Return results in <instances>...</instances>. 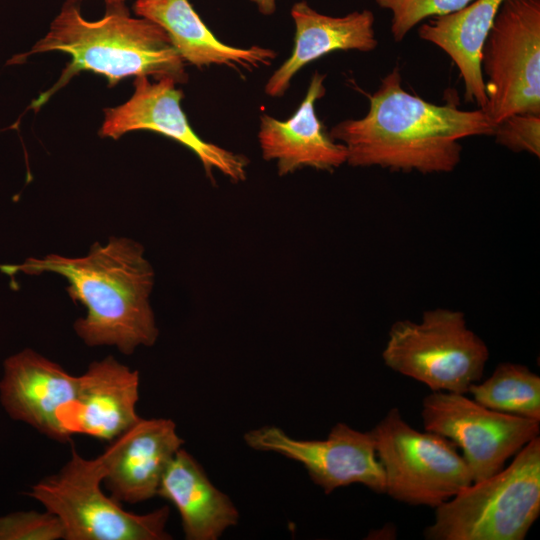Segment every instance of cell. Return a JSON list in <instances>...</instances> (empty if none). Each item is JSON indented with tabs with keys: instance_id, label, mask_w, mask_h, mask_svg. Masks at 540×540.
<instances>
[{
	"instance_id": "obj_24",
	"label": "cell",
	"mask_w": 540,
	"mask_h": 540,
	"mask_svg": "<svg viewBox=\"0 0 540 540\" xmlns=\"http://www.w3.org/2000/svg\"><path fill=\"white\" fill-rule=\"evenodd\" d=\"M254 3L258 11L263 15H271L276 11L277 0H250Z\"/></svg>"
},
{
	"instance_id": "obj_5",
	"label": "cell",
	"mask_w": 540,
	"mask_h": 540,
	"mask_svg": "<svg viewBox=\"0 0 540 540\" xmlns=\"http://www.w3.org/2000/svg\"><path fill=\"white\" fill-rule=\"evenodd\" d=\"M105 469L100 456L82 457L76 449L61 469L32 486L28 495L54 514L64 540H168L169 507L145 514L126 511L102 488Z\"/></svg>"
},
{
	"instance_id": "obj_20",
	"label": "cell",
	"mask_w": 540,
	"mask_h": 540,
	"mask_svg": "<svg viewBox=\"0 0 540 540\" xmlns=\"http://www.w3.org/2000/svg\"><path fill=\"white\" fill-rule=\"evenodd\" d=\"M477 403L497 412L540 421V377L528 367L503 362L468 390Z\"/></svg>"
},
{
	"instance_id": "obj_23",
	"label": "cell",
	"mask_w": 540,
	"mask_h": 540,
	"mask_svg": "<svg viewBox=\"0 0 540 540\" xmlns=\"http://www.w3.org/2000/svg\"><path fill=\"white\" fill-rule=\"evenodd\" d=\"M496 142L514 152L540 156V114L519 113L506 117L494 127Z\"/></svg>"
},
{
	"instance_id": "obj_19",
	"label": "cell",
	"mask_w": 540,
	"mask_h": 540,
	"mask_svg": "<svg viewBox=\"0 0 540 540\" xmlns=\"http://www.w3.org/2000/svg\"><path fill=\"white\" fill-rule=\"evenodd\" d=\"M504 0H473L448 15L423 23L419 37L441 48L457 66L464 84L465 98L483 109L486 104L481 72L483 44Z\"/></svg>"
},
{
	"instance_id": "obj_13",
	"label": "cell",
	"mask_w": 540,
	"mask_h": 540,
	"mask_svg": "<svg viewBox=\"0 0 540 540\" xmlns=\"http://www.w3.org/2000/svg\"><path fill=\"white\" fill-rule=\"evenodd\" d=\"M99 455L103 483L120 503L136 504L157 496L162 477L184 440L167 418H140L109 442Z\"/></svg>"
},
{
	"instance_id": "obj_9",
	"label": "cell",
	"mask_w": 540,
	"mask_h": 540,
	"mask_svg": "<svg viewBox=\"0 0 540 540\" xmlns=\"http://www.w3.org/2000/svg\"><path fill=\"white\" fill-rule=\"evenodd\" d=\"M421 417L425 430L462 450L473 482L501 471L540 432L539 420L497 412L446 391H432L423 399Z\"/></svg>"
},
{
	"instance_id": "obj_17",
	"label": "cell",
	"mask_w": 540,
	"mask_h": 540,
	"mask_svg": "<svg viewBox=\"0 0 540 540\" xmlns=\"http://www.w3.org/2000/svg\"><path fill=\"white\" fill-rule=\"evenodd\" d=\"M133 10L159 25L183 61L198 68L221 65L251 72L270 65L277 56L274 50L258 45L241 48L221 42L189 0H136Z\"/></svg>"
},
{
	"instance_id": "obj_15",
	"label": "cell",
	"mask_w": 540,
	"mask_h": 540,
	"mask_svg": "<svg viewBox=\"0 0 540 540\" xmlns=\"http://www.w3.org/2000/svg\"><path fill=\"white\" fill-rule=\"evenodd\" d=\"M139 373L112 356L92 362L78 376L75 403L66 427L102 441H112L141 417L136 412L139 400Z\"/></svg>"
},
{
	"instance_id": "obj_1",
	"label": "cell",
	"mask_w": 540,
	"mask_h": 540,
	"mask_svg": "<svg viewBox=\"0 0 540 540\" xmlns=\"http://www.w3.org/2000/svg\"><path fill=\"white\" fill-rule=\"evenodd\" d=\"M369 102L364 117L339 122L329 132L345 146L346 163L354 167L447 173L460 162L461 139L494 132L480 108L437 105L406 91L398 67L382 78Z\"/></svg>"
},
{
	"instance_id": "obj_18",
	"label": "cell",
	"mask_w": 540,
	"mask_h": 540,
	"mask_svg": "<svg viewBox=\"0 0 540 540\" xmlns=\"http://www.w3.org/2000/svg\"><path fill=\"white\" fill-rule=\"evenodd\" d=\"M157 496L176 507L187 540H217L239 520L231 499L212 484L202 466L183 448L166 469Z\"/></svg>"
},
{
	"instance_id": "obj_6",
	"label": "cell",
	"mask_w": 540,
	"mask_h": 540,
	"mask_svg": "<svg viewBox=\"0 0 540 540\" xmlns=\"http://www.w3.org/2000/svg\"><path fill=\"white\" fill-rule=\"evenodd\" d=\"M382 358L393 371L417 380L431 391L466 394L483 376L489 350L467 325L461 311H425L418 322L396 321Z\"/></svg>"
},
{
	"instance_id": "obj_12",
	"label": "cell",
	"mask_w": 540,
	"mask_h": 540,
	"mask_svg": "<svg viewBox=\"0 0 540 540\" xmlns=\"http://www.w3.org/2000/svg\"><path fill=\"white\" fill-rule=\"evenodd\" d=\"M78 376L31 349L4 361L0 399L12 419L58 442L73 435L66 419L75 403Z\"/></svg>"
},
{
	"instance_id": "obj_3",
	"label": "cell",
	"mask_w": 540,
	"mask_h": 540,
	"mask_svg": "<svg viewBox=\"0 0 540 540\" xmlns=\"http://www.w3.org/2000/svg\"><path fill=\"white\" fill-rule=\"evenodd\" d=\"M81 1H66L46 36L29 53L9 61L20 63L31 54L49 51L71 57L56 84L42 93L32 108L39 109L81 71L104 76L110 86L131 76L187 81L184 61L159 25L142 17H131L127 8L106 10L100 20L88 21L81 15Z\"/></svg>"
},
{
	"instance_id": "obj_16",
	"label": "cell",
	"mask_w": 540,
	"mask_h": 540,
	"mask_svg": "<svg viewBox=\"0 0 540 540\" xmlns=\"http://www.w3.org/2000/svg\"><path fill=\"white\" fill-rule=\"evenodd\" d=\"M290 13L295 26L294 46L265 85V93L271 97L282 96L299 70L326 54L338 50L370 52L378 45L375 17L370 10L330 16L316 11L306 1H299Z\"/></svg>"
},
{
	"instance_id": "obj_22",
	"label": "cell",
	"mask_w": 540,
	"mask_h": 540,
	"mask_svg": "<svg viewBox=\"0 0 540 540\" xmlns=\"http://www.w3.org/2000/svg\"><path fill=\"white\" fill-rule=\"evenodd\" d=\"M64 533L49 511H19L0 517V540H59Z\"/></svg>"
},
{
	"instance_id": "obj_2",
	"label": "cell",
	"mask_w": 540,
	"mask_h": 540,
	"mask_svg": "<svg viewBox=\"0 0 540 540\" xmlns=\"http://www.w3.org/2000/svg\"><path fill=\"white\" fill-rule=\"evenodd\" d=\"M13 275L54 272L68 281V294L87 309L75 321L77 335L89 346H116L131 354L138 346H152L159 335L149 296L154 272L143 247L127 238L95 243L83 257L51 254L29 258L21 265L0 266Z\"/></svg>"
},
{
	"instance_id": "obj_4",
	"label": "cell",
	"mask_w": 540,
	"mask_h": 540,
	"mask_svg": "<svg viewBox=\"0 0 540 540\" xmlns=\"http://www.w3.org/2000/svg\"><path fill=\"white\" fill-rule=\"evenodd\" d=\"M429 540H523L540 514V438L498 473L435 507Z\"/></svg>"
},
{
	"instance_id": "obj_10",
	"label": "cell",
	"mask_w": 540,
	"mask_h": 540,
	"mask_svg": "<svg viewBox=\"0 0 540 540\" xmlns=\"http://www.w3.org/2000/svg\"><path fill=\"white\" fill-rule=\"evenodd\" d=\"M255 450L271 451L301 463L326 494L358 483L385 493V480L371 431L335 424L324 440H299L277 426L267 425L244 435Z\"/></svg>"
},
{
	"instance_id": "obj_11",
	"label": "cell",
	"mask_w": 540,
	"mask_h": 540,
	"mask_svg": "<svg viewBox=\"0 0 540 540\" xmlns=\"http://www.w3.org/2000/svg\"><path fill=\"white\" fill-rule=\"evenodd\" d=\"M176 83L169 77L153 82L147 76L136 77L132 97L122 105L104 110L99 134L118 139L136 130L159 133L193 151L209 177L217 170L232 182L245 181L248 159L198 136L181 108L183 92L175 87Z\"/></svg>"
},
{
	"instance_id": "obj_14",
	"label": "cell",
	"mask_w": 540,
	"mask_h": 540,
	"mask_svg": "<svg viewBox=\"0 0 540 540\" xmlns=\"http://www.w3.org/2000/svg\"><path fill=\"white\" fill-rule=\"evenodd\" d=\"M325 78V74H313L304 99L287 120L267 114L260 117L262 157L276 162L280 176L305 167L332 171L347 162L345 146L331 138L315 111V102L326 93Z\"/></svg>"
},
{
	"instance_id": "obj_25",
	"label": "cell",
	"mask_w": 540,
	"mask_h": 540,
	"mask_svg": "<svg viewBox=\"0 0 540 540\" xmlns=\"http://www.w3.org/2000/svg\"><path fill=\"white\" fill-rule=\"evenodd\" d=\"M127 0H105L107 10H118L126 8Z\"/></svg>"
},
{
	"instance_id": "obj_21",
	"label": "cell",
	"mask_w": 540,
	"mask_h": 540,
	"mask_svg": "<svg viewBox=\"0 0 540 540\" xmlns=\"http://www.w3.org/2000/svg\"><path fill=\"white\" fill-rule=\"evenodd\" d=\"M377 5L392 14L390 31L396 42L421 21L456 12L473 0H375Z\"/></svg>"
},
{
	"instance_id": "obj_8",
	"label": "cell",
	"mask_w": 540,
	"mask_h": 540,
	"mask_svg": "<svg viewBox=\"0 0 540 540\" xmlns=\"http://www.w3.org/2000/svg\"><path fill=\"white\" fill-rule=\"evenodd\" d=\"M486 104L494 125L540 114V0H504L481 54Z\"/></svg>"
},
{
	"instance_id": "obj_7",
	"label": "cell",
	"mask_w": 540,
	"mask_h": 540,
	"mask_svg": "<svg viewBox=\"0 0 540 540\" xmlns=\"http://www.w3.org/2000/svg\"><path fill=\"white\" fill-rule=\"evenodd\" d=\"M385 493L409 505L437 507L472 484V475L449 439L418 431L391 408L371 430Z\"/></svg>"
}]
</instances>
